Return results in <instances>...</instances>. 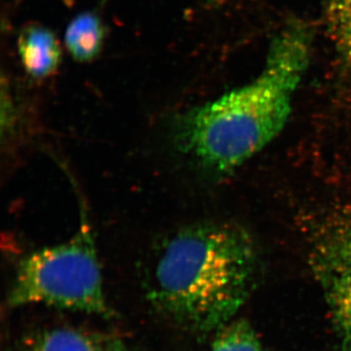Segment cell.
<instances>
[{
    "mask_svg": "<svg viewBox=\"0 0 351 351\" xmlns=\"http://www.w3.org/2000/svg\"><path fill=\"white\" fill-rule=\"evenodd\" d=\"M210 351H265L246 320L232 321L218 330Z\"/></svg>",
    "mask_w": 351,
    "mask_h": 351,
    "instance_id": "9c48e42d",
    "label": "cell"
},
{
    "mask_svg": "<svg viewBox=\"0 0 351 351\" xmlns=\"http://www.w3.org/2000/svg\"><path fill=\"white\" fill-rule=\"evenodd\" d=\"M104 339L73 328H55L34 335L18 351H100Z\"/></svg>",
    "mask_w": 351,
    "mask_h": 351,
    "instance_id": "52a82bcc",
    "label": "cell"
},
{
    "mask_svg": "<svg viewBox=\"0 0 351 351\" xmlns=\"http://www.w3.org/2000/svg\"><path fill=\"white\" fill-rule=\"evenodd\" d=\"M18 51L25 71L36 80L52 75L61 61V49L54 34L39 25H31L21 32Z\"/></svg>",
    "mask_w": 351,
    "mask_h": 351,
    "instance_id": "5b68a950",
    "label": "cell"
},
{
    "mask_svg": "<svg viewBox=\"0 0 351 351\" xmlns=\"http://www.w3.org/2000/svg\"><path fill=\"white\" fill-rule=\"evenodd\" d=\"M100 351H130L120 339H104Z\"/></svg>",
    "mask_w": 351,
    "mask_h": 351,
    "instance_id": "30bf717a",
    "label": "cell"
},
{
    "mask_svg": "<svg viewBox=\"0 0 351 351\" xmlns=\"http://www.w3.org/2000/svg\"><path fill=\"white\" fill-rule=\"evenodd\" d=\"M313 34L304 21L289 23L272 40L255 80L180 115L173 128L178 151L223 175L262 152L290 119L311 62Z\"/></svg>",
    "mask_w": 351,
    "mask_h": 351,
    "instance_id": "6da1fadb",
    "label": "cell"
},
{
    "mask_svg": "<svg viewBox=\"0 0 351 351\" xmlns=\"http://www.w3.org/2000/svg\"><path fill=\"white\" fill-rule=\"evenodd\" d=\"M308 261L341 350L351 351V212L329 215L314 228Z\"/></svg>",
    "mask_w": 351,
    "mask_h": 351,
    "instance_id": "277c9868",
    "label": "cell"
},
{
    "mask_svg": "<svg viewBox=\"0 0 351 351\" xmlns=\"http://www.w3.org/2000/svg\"><path fill=\"white\" fill-rule=\"evenodd\" d=\"M7 304L14 308L45 304L101 316L112 313L87 221L69 241L32 252L21 261Z\"/></svg>",
    "mask_w": 351,
    "mask_h": 351,
    "instance_id": "3957f363",
    "label": "cell"
},
{
    "mask_svg": "<svg viewBox=\"0 0 351 351\" xmlns=\"http://www.w3.org/2000/svg\"><path fill=\"white\" fill-rule=\"evenodd\" d=\"M258 265L256 245L240 226H188L159 248L149 276V299L188 329L218 331L248 299Z\"/></svg>",
    "mask_w": 351,
    "mask_h": 351,
    "instance_id": "7a4b0ae2",
    "label": "cell"
},
{
    "mask_svg": "<svg viewBox=\"0 0 351 351\" xmlns=\"http://www.w3.org/2000/svg\"><path fill=\"white\" fill-rule=\"evenodd\" d=\"M326 19L339 69L351 75V0H329Z\"/></svg>",
    "mask_w": 351,
    "mask_h": 351,
    "instance_id": "ba28073f",
    "label": "cell"
},
{
    "mask_svg": "<svg viewBox=\"0 0 351 351\" xmlns=\"http://www.w3.org/2000/svg\"><path fill=\"white\" fill-rule=\"evenodd\" d=\"M208 1L219 2V1H225V0H208Z\"/></svg>",
    "mask_w": 351,
    "mask_h": 351,
    "instance_id": "8fae6325",
    "label": "cell"
},
{
    "mask_svg": "<svg viewBox=\"0 0 351 351\" xmlns=\"http://www.w3.org/2000/svg\"><path fill=\"white\" fill-rule=\"evenodd\" d=\"M103 39V24L93 13L76 16L64 34L66 49L78 62L92 61L100 53Z\"/></svg>",
    "mask_w": 351,
    "mask_h": 351,
    "instance_id": "8992f818",
    "label": "cell"
}]
</instances>
